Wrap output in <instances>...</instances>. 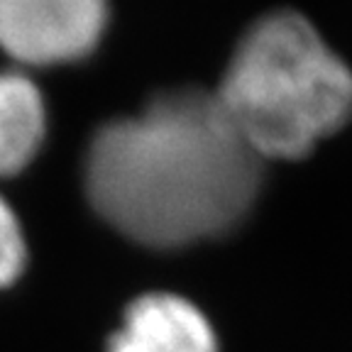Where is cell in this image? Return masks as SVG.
<instances>
[{"label": "cell", "mask_w": 352, "mask_h": 352, "mask_svg": "<svg viewBox=\"0 0 352 352\" xmlns=\"http://www.w3.org/2000/svg\"><path fill=\"white\" fill-rule=\"evenodd\" d=\"M259 184L262 157L204 88H171L140 116L105 125L86 160V191L98 215L149 248L230 232Z\"/></svg>", "instance_id": "1"}, {"label": "cell", "mask_w": 352, "mask_h": 352, "mask_svg": "<svg viewBox=\"0 0 352 352\" xmlns=\"http://www.w3.org/2000/svg\"><path fill=\"white\" fill-rule=\"evenodd\" d=\"M254 152L298 160L352 116V72L296 12H272L235 47L215 91Z\"/></svg>", "instance_id": "2"}, {"label": "cell", "mask_w": 352, "mask_h": 352, "mask_svg": "<svg viewBox=\"0 0 352 352\" xmlns=\"http://www.w3.org/2000/svg\"><path fill=\"white\" fill-rule=\"evenodd\" d=\"M108 22L98 0H0V47L25 64L91 54Z\"/></svg>", "instance_id": "3"}, {"label": "cell", "mask_w": 352, "mask_h": 352, "mask_svg": "<svg viewBox=\"0 0 352 352\" xmlns=\"http://www.w3.org/2000/svg\"><path fill=\"white\" fill-rule=\"evenodd\" d=\"M108 352H218L215 333L191 301L149 294L127 308Z\"/></svg>", "instance_id": "4"}, {"label": "cell", "mask_w": 352, "mask_h": 352, "mask_svg": "<svg viewBox=\"0 0 352 352\" xmlns=\"http://www.w3.org/2000/svg\"><path fill=\"white\" fill-rule=\"evenodd\" d=\"M42 135L44 103L37 86L20 74H0V176L28 164Z\"/></svg>", "instance_id": "5"}, {"label": "cell", "mask_w": 352, "mask_h": 352, "mask_svg": "<svg viewBox=\"0 0 352 352\" xmlns=\"http://www.w3.org/2000/svg\"><path fill=\"white\" fill-rule=\"evenodd\" d=\"M25 264V240L10 206L0 198V286L15 281Z\"/></svg>", "instance_id": "6"}]
</instances>
